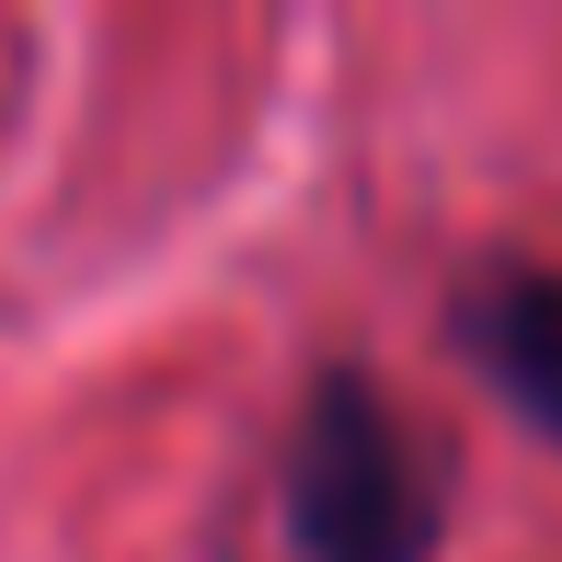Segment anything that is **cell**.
Segmentation results:
<instances>
[{
    "label": "cell",
    "instance_id": "cell-1",
    "mask_svg": "<svg viewBox=\"0 0 562 562\" xmlns=\"http://www.w3.org/2000/svg\"><path fill=\"white\" fill-rule=\"evenodd\" d=\"M288 551L299 562H425L437 551V471L379 379L334 368L288 448Z\"/></svg>",
    "mask_w": 562,
    "mask_h": 562
},
{
    "label": "cell",
    "instance_id": "cell-2",
    "mask_svg": "<svg viewBox=\"0 0 562 562\" xmlns=\"http://www.w3.org/2000/svg\"><path fill=\"white\" fill-rule=\"evenodd\" d=\"M459 345H471V368L562 448V265H494L459 299Z\"/></svg>",
    "mask_w": 562,
    "mask_h": 562
}]
</instances>
